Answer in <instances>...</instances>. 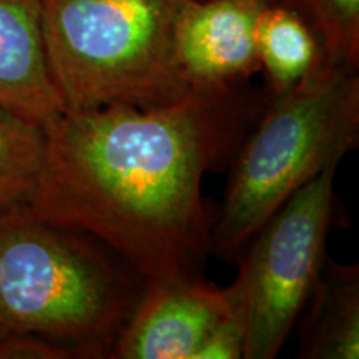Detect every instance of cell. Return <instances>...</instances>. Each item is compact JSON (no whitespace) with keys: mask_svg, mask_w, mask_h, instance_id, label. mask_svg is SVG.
Wrapping results in <instances>:
<instances>
[{"mask_svg":"<svg viewBox=\"0 0 359 359\" xmlns=\"http://www.w3.org/2000/svg\"><path fill=\"white\" fill-rule=\"evenodd\" d=\"M147 281L87 233L0 212V333L48 338L82 358H110Z\"/></svg>","mask_w":359,"mask_h":359,"instance_id":"7a4b0ae2","label":"cell"},{"mask_svg":"<svg viewBox=\"0 0 359 359\" xmlns=\"http://www.w3.org/2000/svg\"><path fill=\"white\" fill-rule=\"evenodd\" d=\"M338 167L330 163L290 196L241 253L245 359L276 358L304 311L326 262Z\"/></svg>","mask_w":359,"mask_h":359,"instance_id":"5b68a950","label":"cell"},{"mask_svg":"<svg viewBox=\"0 0 359 359\" xmlns=\"http://www.w3.org/2000/svg\"><path fill=\"white\" fill-rule=\"evenodd\" d=\"M42 125L0 109V212L29 201L45 158Z\"/></svg>","mask_w":359,"mask_h":359,"instance_id":"8fae6325","label":"cell"},{"mask_svg":"<svg viewBox=\"0 0 359 359\" xmlns=\"http://www.w3.org/2000/svg\"><path fill=\"white\" fill-rule=\"evenodd\" d=\"M235 288L203 278L147 283L140 302L116 338L115 359H195L230 309Z\"/></svg>","mask_w":359,"mask_h":359,"instance_id":"52a82bcc","label":"cell"},{"mask_svg":"<svg viewBox=\"0 0 359 359\" xmlns=\"http://www.w3.org/2000/svg\"><path fill=\"white\" fill-rule=\"evenodd\" d=\"M250 100L236 90L161 107L65 110L27 205L93 236L147 283L201 276L212 228L201 182L238 147Z\"/></svg>","mask_w":359,"mask_h":359,"instance_id":"6da1fadb","label":"cell"},{"mask_svg":"<svg viewBox=\"0 0 359 359\" xmlns=\"http://www.w3.org/2000/svg\"><path fill=\"white\" fill-rule=\"evenodd\" d=\"M268 2L187 0L177 25V58L193 92H228L262 70L257 30Z\"/></svg>","mask_w":359,"mask_h":359,"instance_id":"8992f818","label":"cell"},{"mask_svg":"<svg viewBox=\"0 0 359 359\" xmlns=\"http://www.w3.org/2000/svg\"><path fill=\"white\" fill-rule=\"evenodd\" d=\"M358 70L323 64L271 95L238 150L212 228V251L238 259L262 224L323 168L358 145Z\"/></svg>","mask_w":359,"mask_h":359,"instance_id":"3957f363","label":"cell"},{"mask_svg":"<svg viewBox=\"0 0 359 359\" xmlns=\"http://www.w3.org/2000/svg\"><path fill=\"white\" fill-rule=\"evenodd\" d=\"M187 0H40L48 64L67 110L161 107L193 95L177 58Z\"/></svg>","mask_w":359,"mask_h":359,"instance_id":"277c9868","label":"cell"},{"mask_svg":"<svg viewBox=\"0 0 359 359\" xmlns=\"http://www.w3.org/2000/svg\"><path fill=\"white\" fill-rule=\"evenodd\" d=\"M299 358H359V269L356 264H323L306 306Z\"/></svg>","mask_w":359,"mask_h":359,"instance_id":"9c48e42d","label":"cell"},{"mask_svg":"<svg viewBox=\"0 0 359 359\" xmlns=\"http://www.w3.org/2000/svg\"><path fill=\"white\" fill-rule=\"evenodd\" d=\"M77 349L35 334L0 333V359H72Z\"/></svg>","mask_w":359,"mask_h":359,"instance_id":"5bb4252c","label":"cell"},{"mask_svg":"<svg viewBox=\"0 0 359 359\" xmlns=\"http://www.w3.org/2000/svg\"><path fill=\"white\" fill-rule=\"evenodd\" d=\"M0 109L43 128L67 110L48 64L40 0H0Z\"/></svg>","mask_w":359,"mask_h":359,"instance_id":"ba28073f","label":"cell"},{"mask_svg":"<svg viewBox=\"0 0 359 359\" xmlns=\"http://www.w3.org/2000/svg\"><path fill=\"white\" fill-rule=\"evenodd\" d=\"M257 45L269 97L288 92L325 64L320 42L308 22L276 0H269L259 15Z\"/></svg>","mask_w":359,"mask_h":359,"instance_id":"30bf717a","label":"cell"},{"mask_svg":"<svg viewBox=\"0 0 359 359\" xmlns=\"http://www.w3.org/2000/svg\"><path fill=\"white\" fill-rule=\"evenodd\" d=\"M308 22L326 65L358 70L359 0H276Z\"/></svg>","mask_w":359,"mask_h":359,"instance_id":"7c38bea8","label":"cell"},{"mask_svg":"<svg viewBox=\"0 0 359 359\" xmlns=\"http://www.w3.org/2000/svg\"><path fill=\"white\" fill-rule=\"evenodd\" d=\"M235 298L230 309L219 320L201 344L195 359H241L246 344V311L238 283H233Z\"/></svg>","mask_w":359,"mask_h":359,"instance_id":"4fadbf2b","label":"cell"}]
</instances>
